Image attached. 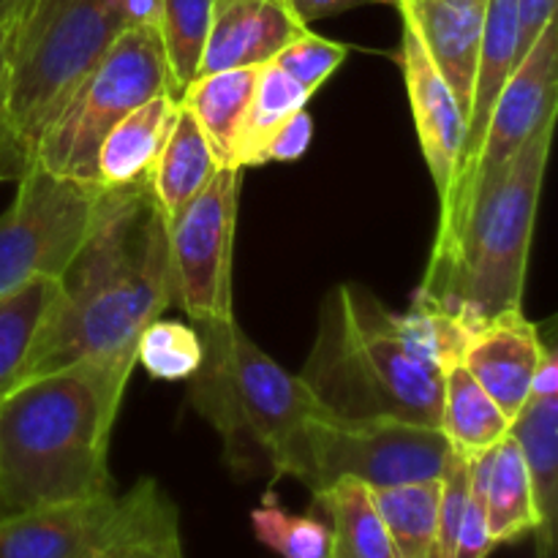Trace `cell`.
<instances>
[{
	"label": "cell",
	"instance_id": "1",
	"mask_svg": "<svg viewBox=\"0 0 558 558\" xmlns=\"http://www.w3.org/2000/svg\"><path fill=\"white\" fill-rule=\"evenodd\" d=\"M167 308V218L150 180L107 189L90 234L58 278V298L33 341L22 379L82 360L136 357L142 330Z\"/></svg>",
	"mask_w": 558,
	"mask_h": 558
},
{
	"label": "cell",
	"instance_id": "2",
	"mask_svg": "<svg viewBox=\"0 0 558 558\" xmlns=\"http://www.w3.org/2000/svg\"><path fill=\"white\" fill-rule=\"evenodd\" d=\"M134 365L82 360L0 396V521L112 490L109 439Z\"/></svg>",
	"mask_w": 558,
	"mask_h": 558
},
{
	"label": "cell",
	"instance_id": "3",
	"mask_svg": "<svg viewBox=\"0 0 558 558\" xmlns=\"http://www.w3.org/2000/svg\"><path fill=\"white\" fill-rule=\"evenodd\" d=\"M554 131L556 118H550L494 185L472 202L466 216L450 232L436 234L414 300L461 325L523 308L529 251Z\"/></svg>",
	"mask_w": 558,
	"mask_h": 558
},
{
	"label": "cell",
	"instance_id": "4",
	"mask_svg": "<svg viewBox=\"0 0 558 558\" xmlns=\"http://www.w3.org/2000/svg\"><path fill=\"white\" fill-rule=\"evenodd\" d=\"M300 379L336 420H403L439 428L441 371L407 349L396 314L360 283H338Z\"/></svg>",
	"mask_w": 558,
	"mask_h": 558
},
{
	"label": "cell",
	"instance_id": "5",
	"mask_svg": "<svg viewBox=\"0 0 558 558\" xmlns=\"http://www.w3.org/2000/svg\"><path fill=\"white\" fill-rule=\"evenodd\" d=\"M134 25L158 27V0L22 3L11 27L3 112L27 153L80 76Z\"/></svg>",
	"mask_w": 558,
	"mask_h": 558
},
{
	"label": "cell",
	"instance_id": "6",
	"mask_svg": "<svg viewBox=\"0 0 558 558\" xmlns=\"http://www.w3.org/2000/svg\"><path fill=\"white\" fill-rule=\"evenodd\" d=\"M199 330L205 357L191 403L218 430L232 466H243L256 450L272 469L303 425L327 412L300 374L262 352L234 319Z\"/></svg>",
	"mask_w": 558,
	"mask_h": 558
},
{
	"label": "cell",
	"instance_id": "7",
	"mask_svg": "<svg viewBox=\"0 0 558 558\" xmlns=\"http://www.w3.org/2000/svg\"><path fill=\"white\" fill-rule=\"evenodd\" d=\"M161 93L178 98L161 33L153 25L125 27L60 101L31 158L54 174L96 183L98 147L109 129Z\"/></svg>",
	"mask_w": 558,
	"mask_h": 558
},
{
	"label": "cell",
	"instance_id": "8",
	"mask_svg": "<svg viewBox=\"0 0 558 558\" xmlns=\"http://www.w3.org/2000/svg\"><path fill=\"white\" fill-rule=\"evenodd\" d=\"M452 445L439 428L403 420H336L330 414L303 425L272 466L276 477H292L311 494L341 480L368 488L441 480Z\"/></svg>",
	"mask_w": 558,
	"mask_h": 558
},
{
	"label": "cell",
	"instance_id": "9",
	"mask_svg": "<svg viewBox=\"0 0 558 558\" xmlns=\"http://www.w3.org/2000/svg\"><path fill=\"white\" fill-rule=\"evenodd\" d=\"M180 532L174 501L156 480L125 494L85 496L0 521V558H125Z\"/></svg>",
	"mask_w": 558,
	"mask_h": 558
},
{
	"label": "cell",
	"instance_id": "10",
	"mask_svg": "<svg viewBox=\"0 0 558 558\" xmlns=\"http://www.w3.org/2000/svg\"><path fill=\"white\" fill-rule=\"evenodd\" d=\"M104 185L54 174L31 161L9 210L0 216V294L60 278L96 223Z\"/></svg>",
	"mask_w": 558,
	"mask_h": 558
},
{
	"label": "cell",
	"instance_id": "11",
	"mask_svg": "<svg viewBox=\"0 0 558 558\" xmlns=\"http://www.w3.org/2000/svg\"><path fill=\"white\" fill-rule=\"evenodd\" d=\"M243 169L221 167L216 178L167 221L169 305L196 325L234 319L232 254Z\"/></svg>",
	"mask_w": 558,
	"mask_h": 558
},
{
	"label": "cell",
	"instance_id": "12",
	"mask_svg": "<svg viewBox=\"0 0 558 558\" xmlns=\"http://www.w3.org/2000/svg\"><path fill=\"white\" fill-rule=\"evenodd\" d=\"M558 109V25L550 20L529 52L518 60L510 80L501 87L483 142L472 161L452 178L439 205V232L445 234L466 216L472 202L483 196L507 169V163L523 150L529 140L556 118Z\"/></svg>",
	"mask_w": 558,
	"mask_h": 558
},
{
	"label": "cell",
	"instance_id": "13",
	"mask_svg": "<svg viewBox=\"0 0 558 558\" xmlns=\"http://www.w3.org/2000/svg\"><path fill=\"white\" fill-rule=\"evenodd\" d=\"M545 349L548 343L539 336V327L526 319L523 308H510L463 325L458 360L512 423L532 396Z\"/></svg>",
	"mask_w": 558,
	"mask_h": 558
},
{
	"label": "cell",
	"instance_id": "14",
	"mask_svg": "<svg viewBox=\"0 0 558 558\" xmlns=\"http://www.w3.org/2000/svg\"><path fill=\"white\" fill-rule=\"evenodd\" d=\"M396 63L401 69L403 85H407L409 93V107H412L425 167H428L436 194L441 199L450 189L452 178H456L458 161H461L466 114H463L456 93L450 90L445 76L439 74V69L428 58L425 47L407 22H401Z\"/></svg>",
	"mask_w": 558,
	"mask_h": 558
},
{
	"label": "cell",
	"instance_id": "15",
	"mask_svg": "<svg viewBox=\"0 0 558 558\" xmlns=\"http://www.w3.org/2000/svg\"><path fill=\"white\" fill-rule=\"evenodd\" d=\"M305 31L289 0H216L196 76L270 63Z\"/></svg>",
	"mask_w": 558,
	"mask_h": 558
},
{
	"label": "cell",
	"instance_id": "16",
	"mask_svg": "<svg viewBox=\"0 0 558 558\" xmlns=\"http://www.w3.org/2000/svg\"><path fill=\"white\" fill-rule=\"evenodd\" d=\"M392 5L420 38L466 114L483 38L485 0H392Z\"/></svg>",
	"mask_w": 558,
	"mask_h": 558
},
{
	"label": "cell",
	"instance_id": "17",
	"mask_svg": "<svg viewBox=\"0 0 558 558\" xmlns=\"http://www.w3.org/2000/svg\"><path fill=\"white\" fill-rule=\"evenodd\" d=\"M510 436L521 447L537 510V558H550L556 548L558 515V396H529L512 417Z\"/></svg>",
	"mask_w": 558,
	"mask_h": 558
},
{
	"label": "cell",
	"instance_id": "18",
	"mask_svg": "<svg viewBox=\"0 0 558 558\" xmlns=\"http://www.w3.org/2000/svg\"><path fill=\"white\" fill-rule=\"evenodd\" d=\"M178 107L180 98L161 93L112 125L98 147L96 183L104 189H125L150 180L158 153L178 118Z\"/></svg>",
	"mask_w": 558,
	"mask_h": 558
},
{
	"label": "cell",
	"instance_id": "19",
	"mask_svg": "<svg viewBox=\"0 0 558 558\" xmlns=\"http://www.w3.org/2000/svg\"><path fill=\"white\" fill-rule=\"evenodd\" d=\"M521 60V20L518 0H485L483 38H480L477 71H474L472 101L466 112V136H463L461 161L456 174L466 167L483 142L490 109L499 98L501 87L510 80L512 69Z\"/></svg>",
	"mask_w": 558,
	"mask_h": 558
},
{
	"label": "cell",
	"instance_id": "20",
	"mask_svg": "<svg viewBox=\"0 0 558 558\" xmlns=\"http://www.w3.org/2000/svg\"><path fill=\"white\" fill-rule=\"evenodd\" d=\"M469 472L483 488L485 523L494 545L515 543L526 534H534L537 510H534L532 485H529L521 447L510 434L483 456L469 458Z\"/></svg>",
	"mask_w": 558,
	"mask_h": 558
},
{
	"label": "cell",
	"instance_id": "21",
	"mask_svg": "<svg viewBox=\"0 0 558 558\" xmlns=\"http://www.w3.org/2000/svg\"><path fill=\"white\" fill-rule=\"evenodd\" d=\"M256 76H259V65L213 71V74L194 76L180 93V104L194 114L221 167L240 169L234 163V153H238L240 129H243L245 112L254 96Z\"/></svg>",
	"mask_w": 558,
	"mask_h": 558
},
{
	"label": "cell",
	"instance_id": "22",
	"mask_svg": "<svg viewBox=\"0 0 558 558\" xmlns=\"http://www.w3.org/2000/svg\"><path fill=\"white\" fill-rule=\"evenodd\" d=\"M439 430L463 458L483 456L510 434V417L477 385L458 354L441 371Z\"/></svg>",
	"mask_w": 558,
	"mask_h": 558
},
{
	"label": "cell",
	"instance_id": "23",
	"mask_svg": "<svg viewBox=\"0 0 558 558\" xmlns=\"http://www.w3.org/2000/svg\"><path fill=\"white\" fill-rule=\"evenodd\" d=\"M221 169L194 114L180 104L172 131L150 172V191L163 218H174Z\"/></svg>",
	"mask_w": 558,
	"mask_h": 558
},
{
	"label": "cell",
	"instance_id": "24",
	"mask_svg": "<svg viewBox=\"0 0 558 558\" xmlns=\"http://www.w3.org/2000/svg\"><path fill=\"white\" fill-rule=\"evenodd\" d=\"M314 505L330 518L327 558H396L368 485L341 480L316 494Z\"/></svg>",
	"mask_w": 558,
	"mask_h": 558
},
{
	"label": "cell",
	"instance_id": "25",
	"mask_svg": "<svg viewBox=\"0 0 558 558\" xmlns=\"http://www.w3.org/2000/svg\"><path fill=\"white\" fill-rule=\"evenodd\" d=\"M441 480L371 488L396 558H434Z\"/></svg>",
	"mask_w": 558,
	"mask_h": 558
},
{
	"label": "cell",
	"instance_id": "26",
	"mask_svg": "<svg viewBox=\"0 0 558 558\" xmlns=\"http://www.w3.org/2000/svg\"><path fill=\"white\" fill-rule=\"evenodd\" d=\"M58 298V278H33L0 294V396L22 379L33 341Z\"/></svg>",
	"mask_w": 558,
	"mask_h": 558
},
{
	"label": "cell",
	"instance_id": "27",
	"mask_svg": "<svg viewBox=\"0 0 558 558\" xmlns=\"http://www.w3.org/2000/svg\"><path fill=\"white\" fill-rule=\"evenodd\" d=\"M311 101L308 93L292 80L283 69L276 63L259 65V76H256L254 96H251L248 112H245L243 129L238 136V153H234V163L240 169L262 167V150L270 142V136L281 129L287 118L294 112L305 109Z\"/></svg>",
	"mask_w": 558,
	"mask_h": 558
},
{
	"label": "cell",
	"instance_id": "28",
	"mask_svg": "<svg viewBox=\"0 0 558 558\" xmlns=\"http://www.w3.org/2000/svg\"><path fill=\"white\" fill-rule=\"evenodd\" d=\"M213 3L216 0H158V33L178 98L199 69Z\"/></svg>",
	"mask_w": 558,
	"mask_h": 558
},
{
	"label": "cell",
	"instance_id": "29",
	"mask_svg": "<svg viewBox=\"0 0 558 558\" xmlns=\"http://www.w3.org/2000/svg\"><path fill=\"white\" fill-rule=\"evenodd\" d=\"M202 357H205L202 336L185 322L158 316L142 330L140 341H136V365H142L153 379H194L202 368Z\"/></svg>",
	"mask_w": 558,
	"mask_h": 558
},
{
	"label": "cell",
	"instance_id": "30",
	"mask_svg": "<svg viewBox=\"0 0 558 558\" xmlns=\"http://www.w3.org/2000/svg\"><path fill=\"white\" fill-rule=\"evenodd\" d=\"M251 529L265 548L281 558H327L330 550V526L314 515L283 510L270 490L251 512Z\"/></svg>",
	"mask_w": 558,
	"mask_h": 558
},
{
	"label": "cell",
	"instance_id": "31",
	"mask_svg": "<svg viewBox=\"0 0 558 558\" xmlns=\"http://www.w3.org/2000/svg\"><path fill=\"white\" fill-rule=\"evenodd\" d=\"M347 54L349 47H343V44L330 41V38L305 31L300 33L292 44H287V47L272 58V63H276L278 69L287 71L308 96H314V93L341 69Z\"/></svg>",
	"mask_w": 558,
	"mask_h": 558
},
{
	"label": "cell",
	"instance_id": "32",
	"mask_svg": "<svg viewBox=\"0 0 558 558\" xmlns=\"http://www.w3.org/2000/svg\"><path fill=\"white\" fill-rule=\"evenodd\" d=\"M469 501V458L452 456L450 466L441 474L439 490V532H436L434 558H452L456 554L458 532H461L463 512Z\"/></svg>",
	"mask_w": 558,
	"mask_h": 558
},
{
	"label": "cell",
	"instance_id": "33",
	"mask_svg": "<svg viewBox=\"0 0 558 558\" xmlns=\"http://www.w3.org/2000/svg\"><path fill=\"white\" fill-rule=\"evenodd\" d=\"M494 539H490L488 523H485V507H483V488L472 480L469 472V501L466 512H463L461 532H458L456 554L452 558H488L494 550Z\"/></svg>",
	"mask_w": 558,
	"mask_h": 558
},
{
	"label": "cell",
	"instance_id": "34",
	"mask_svg": "<svg viewBox=\"0 0 558 558\" xmlns=\"http://www.w3.org/2000/svg\"><path fill=\"white\" fill-rule=\"evenodd\" d=\"M311 140H314V120L305 109H300L292 118L283 120L281 129L270 136V142L262 150V163L298 161L308 153Z\"/></svg>",
	"mask_w": 558,
	"mask_h": 558
},
{
	"label": "cell",
	"instance_id": "35",
	"mask_svg": "<svg viewBox=\"0 0 558 558\" xmlns=\"http://www.w3.org/2000/svg\"><path fill=\"white\" fill-rule=\"evenodd\" d=\"M27 167H31V153L5 120L3 96H0V183L20 180Z\"/></svg>",
	"mask_w": 558,
	"mask_h": 558
},
{
	"label": "cell",
	"instance_id": "36",
	"mask_svg": "<svg viewBox=\"0 0 558 558\" xmlns=\"http://www.w3.org/2000/svg\"><path fill=\"white\" fill-rule=\"evenodd\" d=\"M521 20V58L529 52L550 20H556V0H518Z\"/></svg>",
	"mask_w": 558,
	"mask_h": 558
},
{
	"label": "cell",
	"instance_id": "37",
	"mask_svg": "<svg viewBox=\"0 0 558 558\" xmlns=\"http://www.w3.org/2000/svg\"><path fill=\"white\" fill-rule=\"evenodd\" d=\"M368 3H392V0H289V5H292V11L298 14V20L303 25H311L316 20H327V16H336L341 11Z\"/></svg>",
	"mask_w": 558,
	"mask_h": 558
},
{
	"label": "cell",
	"instance_id": "38",
	"mask_svg": "<svg viewBox=\"0 0 558 558\" xmlns=\"http://www.w3.org/2000/svg\"><path fill=\"white\" fill-rule=\"evenodd\" d=\"M532 396H558V357L556 349L550 347L545 349V357L539 363L537 374H534L532 381Z\"/></svg>",
	"mask_w": 558,
	"mask_h": 558
},
{
	"label": "cell",
	"instance_id": "39",
	"mask_svg": "<svg viewBox=\"0 0 558 558\" xmlns=\"http://www.w3.org/2000/svg\"><path fill=\"white\" fill-rule=\"evenodd\" d=\"M125 558H185L183 543H180V532L167 534V537L161 539H153V543L142 545V548H136L134 554H129Z\"/></svg>",
	"mask_w": 558,
	"mask_h": 558
},
{
	"label": "cell",
	"instance_id": "40",
	"mask_svg": "<svg viewBox=\"0 0 558 558\" xmlns=\"http://www.w3.org/2000/svg\"><path fill=\"white\" fill-rule=\"evenodd\" d=\"M11 27H14V20H0V96H3L5 87V60H9Z\"/></svg>",
	"mask_w": 558,
	"mask_h": 558
},
{
	"label": "cell",
	"instance_id": "41",
	"mask_svg": "<svg viewBox=\"0 0 558 558\" xmlns=\"http://www.w3.org/2000/svg\"><path fill=\"white\" fill-rule=\"evenodd\" d=\"M25 0H0V20H16Z\"/></svg>",
	"mask_w": 558,
	"mask_h": 558
}]
</instances>
